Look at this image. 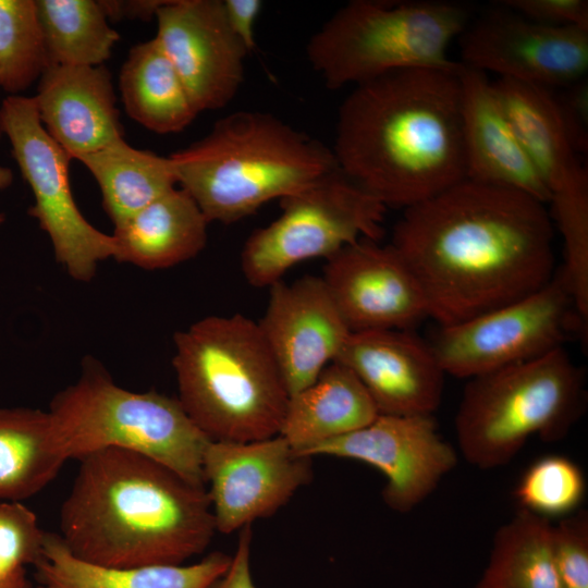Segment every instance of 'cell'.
<instances>
[{
	"instance_id": "1",
	"label": "cell",
	"mask_w": 588,
	"mask_h": 588,
	"mask_svg": "<svg viewBox=\"0 0 588 588\" xmlns=\"http://www.w3.org/2000/svg\"><path fill=\"white\" fill-rule=\"evenodd\" d=\"M547 205L464 179L404 209L391 245L416 277L429 317L451 326L519 299L554 275Z\"/></svg>"
},
{
	"instance_id": "2",
	"label": "cell",
	"mask_w": 588,
	"mask_h": 588,
	"mask_svg": "<svg viewBox=\"0 0 588 588\" xmlns=\"http://www.w3.org/2000/svg\"><path fill=\"white\" fill-rule=\"evenodd\" d=\"M461 66L392 72L356 85L341 103L338 167L387 208L405 209L465 179Z\"/></svg>"
},
{
	"instance_id": "3",
	"label": "cell",
	"mask_w": 588,
	"mask_h": 588,
	"mask_svg": "<svg viewBox=\"0 0 588 588\" xmlns=\"http://www.w3.org/2000/svg\"><path fill=\"white\" fill-rule=\"evenodd\" d=\"M78 461L58 534L74 556L113 567L183 564L211 542L217 530L205 487L127 450Z\"/></svg>"
},
{
	"instance_id": "4",
	"label": "cell",
	"mask_w": 588,
	"mask_h": 588,
	"mask_svg": "<svg viewBox=\"0 0 588 588\" xmlns=\"http://www.w3.org/2000/svg\"><path fill=\"white\" fill-rule=\"evenodd\" d=\"M176 183L206 219L234 223L339 168L332 149L272 114L236 111L172 154Z\"/></svg>"
},
{
	"instance_id": "5",
	"label": "cell",
	"mask_w": 588,
	"mask_h": 588,
	"mask_svg": "<svg viewBox=\"0 0 588 588\" xmlns=\"http://www.w3.org/2000/svg\"><path fill=\"white\" fill-rule=\"evenodd\" d=\"M174 346L177 400L210 440L280 433L290 394L258 322L208 316L176 332Z\"/></svg>"
},
{
	"instance_id": "6",
	"label": "cell",
	"mask_w": 588,
	"mask_h": 588,
	"mask_svg": "<svg viewBox=\"0 0 588 588\" xmlns=\"http://www.w3.org/2000/svg\"><path fill=\"white\" fill-rule=\"evenodd\" d=\"M470 15L444 0H353L310 37L307 59L330 89L404 70H455L449 48Z\"/></svg>"
},
{
	"instance_id": "7",
	"label": "cell",
	"mask_w": 588,
	"mask_h": 588,
	"mask_svg": "<svg viewBox=\"0 0 588 588\" xmlns=\"http://www.w3.org/2000/svg\"><path fill=\"white\" fill-rule=\"evenodd\" d=\"M585 404L584 372L563 346L468 379L455 416L460 451L480 469L503 466L532 436L564 438Z\"/></svg>"
},
{
	"instance_id": "8",
	"label": "cell",
	"mask_w": 588,
	"mask_h": 588,
	"mask_svg": "<svg viewBox=\"0 0 588 588\" xmlns=\"http://www.w3.org/2000/svg\"><path fill=\"white\" fill-rule=\"evenodd\" d=\"M48 412L69 460L105 449L127 450L206 488L201 465L211 440L177 397L121 388L89 359L79 379L53 397Z\"/></svg>"
},
{
	"instance_id": "9",
	"label": "cell",
	"mask_w": 588,
	"mask_h": 588,
	"mask_svg": "<svg viewBox=\"0 0 588 588\" xmlns=\"http://www.w3.org/2000/svg\"><path fill=\"white\" fill-rule=\"evenodd\" d=\"M281 213L256 230L241 253V269L255 287H269L295 265L326 259L360 240L379 241L387 207L339 168L280 199Z\"/></svg>"
},
{
	"instance_id": "10",
	"label": "cell",
	"mask_w": 588,
	"mask_h": 588,
	"mask_svg": "<svg viewBox=\"0 0 588 588\" xmlns=\"http://www.w3.org/2000/svg\"><path fill=\"white\" fill-rule=\"evenodd\" d=\"M572 332L587 336L558 270L519 299L440 327L430 345L445 375L471 379L562 347Z\"/></svg>"
},
{
	"instance_id": "11",
	"label": "cell",
	"mask_w": 588,
	"mask_h": 588,
	"mask_svg": "<svg viewBox=\"0 0 588 588\" xmlns=\"http://www.w3.org/2000/svg\"><path fill=\"white\" fill-rule=\"evenodd\" d=\"M0 132L29 184L35 204L28 213L48 234L56 259L78 281H89L98 262L114 258L112 235L91 225L79 211L69 180L70 156L42 126L33 98L11 95L0 108Z\"/></svg>"
},
{
	"instance_id": "12",
	"label": "cell",
	"mask_w": 588,
	"mask_h": 588,
	"mask_svg": "<svg viewBox=\"0 0 588 588\" xmlns=\"http://www.w3.org/2000/svg\"><path fill=\"white\" fill-rule=\"evenodd\" d=\"M201 468L221 534L270 517L313 479V457L297 453L280 434L247 442L211 440Z\"/></svg>"
},
{
	"instance_id": "13",
	"label": "cell",
	"mask_w": 588,
	"mask_h": 588,
	"mask_svg": "<svg viewBox=\"0 0 588 588\" xmlns=\"http://www.w3.org/2000/svg\"><path fill=\"white\" fill-rule=\"evenodd\" d=\"M461 63L550 89L586 77L588 30L529 20L499 2L458 37Z\"/></svg>"
},
{
	"instance_id": "14",
	"label": "cell",
	"mask_w": 588,
	"mask_h": 588,
	"mask_svg": "<svg viewBox=\"0 0 588 588\" xmlns=\"http://www.w3.org/2000/svg\"><path fill=\"white\" fill-rule=\"evenodd\" d=\"M302 455L348 458L375 467L387 479L382 500L397 513L419 505L457 464V453L440 436L432 415L379 414L367 426Z\"/></svg>"
},
{
	"instance_id": "15",
	"label": "cell",
	"mask_w": 588,
	"mask_h": 588,
	"mask_svg": "<svg viewBox=\"0 0 588 588\" xmlns=\"http://www.w3.org/2000/svg\"><path fill=\"white\" fill-rule=\"evenodd\" d=\"M155 37L197 112L228 106L244 81L249 54L232 30L222 0L166 1Z\"/></svg>"
},
{
	"instance_id": "16",
	"label": "cell",
	"mask_w": 588,
	"mask_h": 588,
	"mask_svg": "<svg viewBox=\"0 0 588 588\" xmlns=\"http://www.w3.org/2000/svg\"><path fill=\"white\" fill-rule=\"evenodd\" d=\"M321 278L351 332L408 330L429 317L416 277L391 244L347 245L327 259Z\"/></svg>"
},
{
	"instance_id": "17",
	"label": "cell",
	"mask_w": 588,
	"mask_h": 588,
	"mask_svg": "<svg viewBox=\"0 0 588 588\" xmlns=\"http://www.w3.org/2000/svg\"><path fill=\"white\" fill-rule=\"evenodd\" d=\"M258 326L290 395L336 359L351 333L322 278L316 275L271 284Z\"/></svg>"
},
{
	"instance_id": "18",
	"label": "cell",
	"mask_w": 588,
	"mask_h": 588,
	"mask_svg": "<svg viewBox=\"0 0 588 588\" xmlns=\"http://www.w3.org/2000/svg\"><path fill=\"white\" fill-rule=\"evenodd\" d=\"M362 382L379 414L432 415L444 371L431 345L408 330L351 332L336 359Z\"/></svg>"
},
{
	"instance_id": "19",
	"label": "cell",
	"mask_w": 588,
	"mask_h": 588,
	"mask_svg": "<svg viewBox=\"0 0 588 588\" xmlns=\"http://www.w3.org/2000/svg\"><path fill=\"white\" fill-rule=\"evenodd\" d=\"M466 176L524 193L548 205L536 172L488 74L462 64L460 73Z\"/></svg>"
},
{
	"instance_id": "20",
	"label": "cell",
	"mask_w": 588,
	"mask_h": 588,
	"mask_svg": "<svg viewBox=\"0 0 588 588\" xmlns=\"http://www.w3.org/2000/svg\"><path fill=\"white\" fill-rule=\"evenodd\" d=\"M50 137L71 159L123 138L106 66L48 64L32 97Z\"/></svg>"
},
{
	"instance_id": "21",
	"label": "cell",
	"mask_w": 588,
	"mask_h": 588,
	"mask_svg": "<svg viewBox=\"0 0 588 588\" xmlns=\"http://www.w3.org/2000/svg\"><path fill=\"white\" fill-rule=\"evenodd\" d=\"M493 86L549 199L588 189V172L577 158L552 89L509 78H498Z\"/></svg>"
},
{
	"instance_id": "22",
	"label": "cell",
	"mask_w": 588,
	"mask_h": 588,
	"mask_svg": "<svg viewBox=\"0 0 588 588\" xmlns=\"http://www.w3.org/2000/svg\"><path fill=\"white\" fill-rule=\"evenodd\" d=\"M208 224L191 195L174 187L114 226V259L150 270L173 267L204 249Z\"/></svg>"
},
{
	"instance_id": "23",
	"label": "cell",
	"mask_w": 588,
	"mask_h": 588,
	"mask_svg": "<svg viewBox=\"0 0 588 588\" xmlns=\"http://www.w3.org/2000/svg\"><path fill=\"white\" fill-rule=\"evenodd\" d=\"M231 559L217 551L189 565L103 566L74 556L58 534L47 532L34 588H206L224 574Z\"/></svg>"
},
{
	"instance_id": "24",
	"label": "cell",
	"mask_w": 588,
	"mask_h": 588,
	"mask_svg": "<svg viewBox=\"0 0 588 588\" xmlns=\"http://www.w3.org/2000/svg\"><path fill=\"white\" fill-rule=\"evenodd\" d=\"M379 412L357 377L338 362L290 395L280 436L299 454L370 424Z\"/></svg>"
},
{
	"instance_id": "25",
	"label": "cell",
	"mask_w": 588,
	"mask_h": 588,
	"mask_svg": "<svg viewBox=\"0 0 588 588\" xmlns=\"http://www.w3.org/2000/svg\"><path fill=\"white\" fill-rule=\"evenodd\" d=\"M69 461L49 412L0 408V499L21 502L47 487Z\"/></svg>"
},
{
	"instance_id": "26",
	"label": "cell",
	"mask_w": 588,
	"mask_h": 588,
	"mask_svg": "<svg viewBox=\"0 0 588 588\" xmlns=\"http://www.w3.org/2000/svg\"><path fill=\"white\" fill-rule=\"evenodd\" d=\"M120 90L127 114L159 134L181 132L198 114L156 38L131 49L120 73Z\"/></svg>"
},
{
	"instance_id": "27",
	"label": "cell",
	"mask_w": 588,
	"mask_h": 588,
	"mask_svg": "<svg viewBox=\"0 0 588 588\" xmlns=\"http://www.w3.org/2000/svg\"><path fill=\"white\" fill-rule=\"evenodd\" d=\"M94 175L114 226L176 187L170 158L119 139L77 158Z\"/></svg>"
},
{
	"instance_id": "28",
	"label": "cell",
	"mask_w": 588,
	"mask_h": 588,
	"mask_svg": "<svg viewBox=\"0 0 588 588\" xmlns=\"http://www.w3.org/2000/svg\"><path fill=\"white\" fill-rule=\"evenodd\" d=\"M550 519L519 510L493 537L476 588H562Z\"/></svg>"
},
{
	"instance_id": "29",
	"label": "cell",
	"mask_w": 588,
	"mask_h": 588,
	"mask_svg": "<svg viewBox=\"0 0 588 588\" xmlns=\"http://www.w3.org/2000/svg\"><path fill=\"white\" fill-rule=\"evenodd\" d=\"M48 64L97 66L119 40L94 0H35Z\"/></svg>"
},
{
	"instance_id": "30",
	"label": "cell",
	"mask_w": 588,
	"mask_h": 588,
	"mask_svg": "<svg viewBox=\"0 0 588 588\" xmlns=\"http://www.w3.org/2000/svg\"><path fill=\"white\" fill-rule=\"evenodd\" d=\"M48 66L34 0H0V87L15 95Z\"/></svg>"
},
{
	"instance_id": "31",
	"label": "cell",
	"mask_w": 588,
	"mask_h": 588,
	"mask_svg": "<svg viewBox=\"0 0 588 588\" xmlns=\"http://www.w3.org/2000/svg\"><path fill=\"white\" fill-rule=\"evenodd\" d=\"M586 481L579 466L561 455L534 462L514 490L519 510L550 519L575 513L584 500Z\"/></svg>"
},
{
	"instance_id": "32",
	"label": "cell",
	"mask_w": 588,
	"mask_h": 588,
	"mask_svg": "<svg viewBox=\"0 0 588 588\" xmlns=\"http://www.w3.org/2000/svg\"><path fill=\"white\" fill-rule=\"evenodd\" d=\"M46 534L28 507L0 501V588L30 586L26 566L40 561Z\"/></svg>"
},
{
	"instance_id": "33",
	"label": "cell",
	"mask_w": 588,
	"mask_h": 588,
	"mask_svg": "<svg viewBox=\"0 0 588 588\" xmlns=\"http://www.w3.org/2000/svg\"><path fill=\"white\" fill-rule=\"evenodd\" d=\"M552 549L562 588H588V514L563 517L552 527Z\"/></svg>"
},
{
	"instance_id": "34",
	"label": "cell",
	"mask_w": 588,
	"mask_h": 588,
	"mask_svg": "<svg viewBox=\"0 0 588 588\" xmlns=\"http://www.w3.org/2000/svg\"><path fill=\"white\" fill-rule=\"evenodd\" d=\"M499 3L544 25L588 30L586 0H502Z\"/></svg>"
},
{
	"instance_id": "35",
	"label": "cell",
	"mask_w": 588,
	"mask_h": 588,
	"mask_svg": "<svg viewBox=\"0 0 588 588\" xmlns=\"http://www.w3.org/2000/svg\"><path fill=\"white\" fill-rule=\"evenodd\" d=\"M554 93L567 135L577 154L588 150V81L580 78Z\"/></svg>"
},
{
	"instance_id": "36",
	"label": "cell",
	"mask_w": 588,
	"mask_h": 588,
	"mask_svg": "<svg viewBox=\"0 0 588 588\" xmlns=\"http://www.w3.org/2000/svg\"><path fill=\"white\" fill-rule=\"evenodd\" d=\"M238 531L236 549L228 569L206 588H258L250 571L252 525Z\"/></svg>"
},
{
	"instance_id": "37",
	"label": "cell",
	"mask_w": 588,
	"mask_h": 588,
	"mask_svg": "<svg viewBox=\"0 0 588 588\" xmlns=\"http://www.w3.org/2000/svg\"><path fill=\"white\" fill-rule=\"evenodd\" d=\"M228 22L250 53L256 46L255 22L262 8L260 0H222Z\"/></svg>"
},
{
	"instance_id": "38",
	"label": "cell",
	"mask_w": 588,
	"mask_h": 588,
	"mask_svg": "<svg viewBox=\"0 0 588 588\" xmlns=\"http://www.w3.org/2000/svg\"><path fill=\"white\" fill-rule=\"evenodd\" d=\"M166 1L162 0H106L99 1L107 19H139L149 21Z\"/></svg>"
},
{
	"instance_id": "39",
	"label": "cell",
	"mask_w": 588,
	"mask_h": 588,
	"mask_svg": "<svg viewBox=\"0 0 588 588\" xmlns=\"http://www.w3.org/2000/svg\"><path fill=\"white\" fill-rule=\"evenodd\" d=\"M13 181L12 171L9 168L0 166V189L7 188ZM4 216L0 213V224L3 222Z\"/></svg>"
},
{
	"instance_id": "40",
	"label": "cell",
	"mask_w": 588,
	"mask_h": 588,
	"mask_svg": "<svg viewBox=\"0 0 588 588\" xmlns=\"http://www.w3.org/2000/svg\"><path fill=\"white\" fill-rule=\"evenodd\" d=\"M21 588H32V586H29V587H21Z\"/></svg>"
},
{
	"instance_id": "41",
	"label": "cell",
	"mask_w": 588,
	"mask_h": 588,
	"mask_svg": "<svg viewBox=\"0 0 588 588\" xmlns=\"http://www.w3.org/2000/svg\"><path fill=\"white\" fill-rule=\"evenodd\" d=\"M0 135H1V132H0Z\"/></svg>"
}]
</instances>
